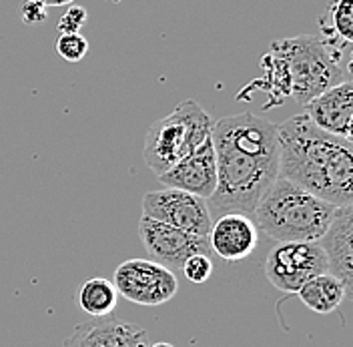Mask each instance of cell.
I'll list each match as a JSON object with an SVG mask.
<instances>
[{"label":"cell","instance_id":"1","mask_svg":"<svg viewBox=\"0 0 353 347\" xmlns=\"http://www.w3.org/2000/svg\"><path fill=\"white\" fill-rule=\"evenodd\" d=\"M217 187L207 199L211 219L225 213L253 215L279 171L277 125L253 112L223 117L213 123Z\"/></svg>","mask_w":353,"mask_h":347},{"label":"cell","instance_id":"2","mask_svg":"<svg viewBox=\"0 0 353 347\" xmlns=\"http://www.w3.org/2000/svg\"><path fill=\"white\" fill-rule=\"evenodd\" d=\"M279 171L311 195L335 207L353 201L352 141L339 139L315 127L305 115H295L277 125Z\"/></svg>","mask_w":353,"mask_h":347},{"label":"cell","instance_id":"3","mask_svg":"<svg viewBox=\"0 0 353 347\" xmlns=\"http://www.w3.org/2000/svg\"><path fill=\"white\" fill-rule=\"evenodd\" d=\"M337 207L277 177L253 215L257 229L279 243H313L323 237Z\"/></svg>","mask_w":353,"mask_h":347},{"label":"cell","instance_id":"4","mask_svg":"<svg viewBox=\"0 0 353 347\" xmlns=\"http://www.w3.org/2000/svg\"><path fill=\"white\" fill-rule=\"evenodd\" d=\"M213 119L197 101L189 99L175 110L153 123L145 137L143 161L157 177L169 171L175 163L195 152L211 139Z\"/></svg>","mask_w":353,"mask_h":347},{"label":"cell","instance_id":"5","mask_svg":"<svg viewBox=\"0 0 353 347\" xmlns=\"http://www.w3.org/2000/svg\"><path fill=\"white\" fill-rule=\"evenodd\" d=\"M273 54H277L287 68L291 97L305 107L311 99L323 90L350 81V72L337 65L319 37L301 34L271 43Z\"/></svg>","mask_w":353,"mask_h":347},{"label":"cell","instance_id":"6","mask_svg":"<svg viewBox=\"0 0 353 347\" xmlns=\"http://www.w3.org/2000/svg\"><path fill=\"white\" fill-rule=\"evenodd\" d=\"M321 273H327V257L317 241L279 243L265 259V277L283 293H297L309 279Z\"/></svg>","mask_w":353,"mask_h":347},{"label":"cell","instance_id":"7","mask_svg":"<svg viewBox=\"0 0 353 347\" xmlns=\"http://www.w3.org/2000/svg\"><path fill=\"white\" fill-rule=\"evenodd\" d=\"M112 285L131 304L147 307L167 304L179 291L175 273L151 259L123 261L114 271Z\"/></svg>","mask_w":353,"mask_h":347},{"label":"cell","instance_id":"8","mask_svg":"<svg viewBox=\"0 0 353 347\" xmlns=\"http://www.w3.org/2000/svg\"><path fill=\"white\" fill-rule=\"evenodd\" d=\"M141 207H143V217L161 221L165 225H171L197 237L207 239V233L213 223L205 199L171 187L147 193L143 197Z\"/></svg>","mask_w":353,"mask_h":347},{"label":"cell","instance_id":"9","mask_svg":"<svg viewBox=\"0 0 353 347\" xmlns=\"http://www.w3.org/2000/svg\"><path fill=\"white\" fill-rule=\"evenodd\" d=\"M139 237L151 261L171 271L181 269L185 259L195 253H209V243L205 237L191 235L149 217H141L139 221Z\"/></svg>","mask_w":353,"mask_h":347},{"label":"cell","instance_id":"10","mask_svg":"<svg viewBox=\"0 0 353 347\" xmlns=\"http://www.w3.org/2000/svg\"><path fill=\"white\" fill-rule=\"evenodd\" d=\"M147 329L117 315L92 317L79 324L63 341V347H149Z\"/></svg>","mask_w":353,"mask_h":347},{"label":"cell","instance_id":"11","mask_svg":"<svg viewBox=\"0 0 353 347\" xmlns=\"http://www.w3.org/2000/svg\"><path fill=\"white\" fill-rule=\"evenodd\" d=\"M159 181L165 187L179 189L207 201L217 187V165L211 139L205 141L197 151L175 163L169 171L159 175Z\"/></svg>","mask_w":353,"mask_h":347},{"label":"cell","instance_id":"12","mask_svg":"<svg viewBox=\"0 0 353 347\" xmlns=\"http://www.w3.org/2000/svg\"><path fill=\"white\" fill-rule=\"evenodd\" d=\"M209 249L223 261L247 259L259 245V229L255 221L243 213H225L213 219L207 233Z\"/></svg>","mask_w":353,"mask_h":347},{"label":"cell","instance_id":"13","mask_svg":"<svg viewBox=\"0 0 353 347\" xmlns=\"http://www.w3.org/2000/svg\"><path fill=\"white\" fill-rule=\"evenodd\" d=\"M305 109V117L321 130L335 135L339 139L352 141L353 125V85L343 81L335 87L323 90L311 99Z\"/></svg>","mask_w":353,"mask_h":347},{"label":"cell","instance_id":"14","mask_svg":"<svg viewBox=\"0 0 353 347\" xmlns=\"http://www.w3.org/2000/svg\"><path fill=\"white\" fill-rule=\"evenodd\" d=\"M353 209L347 207H337L335 217L330 223L327 231L323 237L317 241V245L323 249L327 257V271L335 275L339 281L347 287L352 293L353 285Z\"/></svg>","mask_w":353,"mask_h":347},{"label":"cell","instance_id":"15","mask_svg":"<svg viewBox=\"0 0 353 347\" xmlns=\"http://www.w3.org/2000/svg\"><path fill=\"white\" fill-rule=\"evenodd\" d=\"M321 43L331 59L343 70H352L353 0H330L325 12L319 17Z\"/></svg>","mask_w":353,"mask_h":347},{"label":"cell","instance_id":"16","mask_svg":"<svg viewBox=\"0 0 353 347\" xmlns=\"http://www.w3.org/2000/svg\"><path fill=\"white\" fill-rule=\"evenodd\" d=\"M301 304L309 307L311 311L319 313V315H327L339 309V305L343 304V299L350 295L347 287L339 281L335 275L321 273L313 279H309L299 291H297Z\"/></svg>","mask_w":353,"mask_h":347},{"label":"cell","instance_id":"17","mask_svg":"<svg viewBox=\"0 0 353 347\" xmlns=\"http://www.w3.org/2000/svg\"><path fill=\"white\" fill-rule=\"evenodd\" d=\"M117 289L105 277H92L79 285L74 293V301L81 311H85L90 317H105L117 309Z\"/></svg>","mask_w":353,"mask_h":347},{"label":"cell","instance_id":"18","mask_svg":"<svg viewBox=\"0 0 353 347\" xmlns=\"http://www.w3.org/2000/svg\"><path fill=\"white\" fill-rule=\"evenodd\" d=\"M57 52L66 63H81L88 52V41L81 32L61 34L57 41Z\"/></svg>","mask_w":353,"mask_h":347},{"label":"cell","instance_id":"19","mask_svg":"<svg viewBox=\"0 0 353 347\" xmlns=\"http://www.w3.org/2000/svg\"><path fill=\"white\" fill-rule=\"evenodd\" d=\"M181 271L191 283H205L213 275V261L209 253H195L189 259H185Z\"/></svg>","mask_w":353,"mask_h":347},{"label":"cell","instance_id":"20","mask_svg":"<svg viewBox=\"0 0 353 347\" xmlns=\"http://www.w3.org/2000/svg\"><path fill=\"white\" fill-rule=\"evenodd\" d=\"M88 12L85 6H68L59 19V32L61 34H72L81 32V28L87 24Z\"/></svg>","mask_w":353,"mask_h":347},{"label":"cell","instance_id":"21","mask_svg":"<svg viewBox=\"0 0 353 347\" xmlns=\"http://www.w3.org/2000/svg\"><path fill=\"white\" fill-rule=\"evenodd\" d=\"M46 14H48V10L41 0H26L22 4L21 19L24 24H30V26L39 24V22L46 21Z\"/></svg>","mask_w":353,"mask_h":347},{"label":"cell","instance_id":"22","mask_svg":"<svg viewBox=\"0 0 353 347\" xmlns=\"http://www.w3.org/2000/svg\"><path fill=\"white\" fill-rule=\"evenodd\" d=\"M44 6H66V4H72L74 0H41Z\"/></svg>","mask_w":353,"mask_h":347},{"label":"cell","instance_id":"23","mask_svg":"<svg viewBox=\"0 0 353 347\" xmlns=\"http://www.w3.org/2000/svg\"><path fill=\"white\" fill-rule=\"evenodd\" d=\"M149 347H175V346H171V344H167V341H161V344H151Z\"/></svg>","mask_w":353,"mask_h":347},{"label":"cell","instance_id":"24","mask_svg":"<svg viewBox=\"0 0 353 347\" xmlns=\"http://www.w3.org/2000/svg\"><path fill=\"white\" fill-rule=\"evenodd\" d=\"M107 2H123V0H107Z\"/></svg>","mask_w":353,"mask_h":347}]
</instances>
